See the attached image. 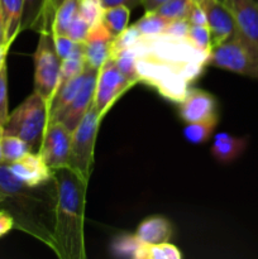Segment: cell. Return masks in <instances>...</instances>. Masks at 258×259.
<instances>
[{
	"label": "cell",
	"instance_id": "1",
	"mask_svg": "<svg viewBox=\"0 0 258 259\" xmlns=\"http://www.w3.org/2000/svg\"><path fill=\"white\" fill-rule=\"evenodd\" d=\"M132 48L137 56L139 82L156 89L174 103L180 104L190 83L207 66L209 55L195 50L186 38L163 33L142 37Z\"/></svg>",
	"mask_w": 258,
	"mask_h": 259
},
{
	"label": "cell",
	"instance_id": "2",
	"mask_svg": "<svg viewBox=\"0 0 258 259\" xmlns=\"http://www.w3.org/2000/svg\"><path fill=\"white\" fill-rule=\"evenodd\" d=\"M57 190L55 179L30 187L12 174L8 162H0V205L14 219V228L32 235L53 250Z\"/></svg>",
	"mask_w": 258,
	"mask_h": 259
},
{
	"label": "cell",
	"instance_id": "3",
	"mask_svg": "<svg viewBox=\"0 0 258 259\" xmlns=\"http://www.w3.org/2000/svg\"><path fill=\"white\" fill-rule=\"evenodd\" d=\"M57 190L53 229V252L61 259H83L85 205L89 180L71 166L53 169Z\"/></svg>",
	"mask_w": 258,
	"mask_h": 259
},
{
	"label": "cell",
	"instance_id": "4",
	"mask_svg": "<svg viewBox=\"0 0 258 259\" xmlns=\"http://www.w3.org/2000/svg\"><path fill=\"white\" fill-rule=\"evenodd\" d=\"M48 123L50 103L33 91L13 113L9 114L3 134L18 137L29 144L32 152H38Z\"/></svg>",
	"mask_w": 258,
	"mask_h": 259
},
{
	"label": "cell",
	"instance_id": "5",
	"mask_svg": "<svg viewBox=\"0 0 258 259\" xmlns=\"http://www.w3.org/2000/svg\"><path fill=\"white\" fill-rule=\"evenodd\" d=\"M207 65L258 78V46L238 29L232 37L210 50Z\"/></svg>",
	"mask_w": 258,
	"mask_h": 259
},
{
	"label": "cell",
	"instance_id": "6",
	"mask_svg": "<svg viewBox=\"0 0 258 259\" xmlns=\"http://www.w3.org/2000/svg\"><path fill=\"white\" fill-rule=\"evenodd\" d=\"M34 62V90L48 103L60 86V72L62 60L57 55L51 30H40L37 48L33 55Z\"/></svg>",
	"mask_w": 258,
	"mask_h": 259
},
{
	"label": "cell",
	"instance_id": "7",
	"mask_svg": "<svg viewBox=\"0 0 258 259\" xmlns=\"http://www.w3.org/2000/svg\"><path fill=\"white\" fill-rule=\"evenodd\" d=\"M103 118V114L93 105L72 131L70 166L86 180L90 179L93 171L95 142Z\"/></svg>",
	"mask_w": 258,
	"mask_h": 259
},
{
	"label": "cell",
	"instance_id": "8",
	"mask_svg": "<svg viewBox=\"0 0 258 259\" xmlns=\"http://www.w3.org/2000/svg\"><path fill=\"white\" fill-rule=\"evenodd\" d=\"M134 85L136 83L129 81L119 71L113 57H109L99 70L93 105L105 116L120 96Z\"/></svg>",
	"mask_w": 258,
	"mask_h": 259
},
{
	"label": "cell",
	"instance_id": "9",
	"mask_svg": "<svg viewBox=\"0 0 258 259\" xmlns=\"http://www.w3.org/2000/svg\"><path fill=\"white\" fill-rule=\"evenodd\" d=\"M71 142L72 132L68 131L61 121H50L38 152L50 168L57 169L70 166Z\"/></svg>",
	"mask_w": 258,
	"mask_h": 259
},
{
	"label": "cell",
	"instance_id": "10",
	"mask_svg": "<svg viewBox=\"0 0 258 259\" xmlns=\"http://www.w3.org/2000/svg\"><path fill=\"white\" fill-rule=\"evenodd\" d=\"M98 73L99 70L86 66L82 86L78 90L75 99L71 101L70 105L65 109V111L58 118L57 121H61L68 131L72 132L80 123L81 119L85 116V114L88 113L89 109L93 106Z\"/></svg>",
	"mask_w": 258,
	"mask_h": 259
},
{
	"label": "cell",
	"instance_id": "11",
	"mask_svg": "<svg viewBox=\"0 0 258 259\" xmlns=\"http://www.w3.org/2000/svg\"><path fill=\"white\" fill-rule=\"evenodd\" d=\"M199 5L206 15V24L211 34L212 47L223 43L237 32L238 27L234 15L227 5L219 0H201Z\"/></svg>",
	"mask_w": 258,
	"mask_h": 259
},
{
	"label": "cell",
	"instance_id": "12",
	"mask_svg": "<svg viewBox=\"0 0 258 259\" xmlns=\"http://www.w3.org/2000/svg\"><path fill=\"white\" fill-rule=\"evenodd\" d=\"M180 115L186 124L214 118L218 116L217 100L201 89L189 88L180 101Z\"/></svg>",
	"mask_w": 258,
	"mask_h": 259
},
{
	"label": "cell",
	"instance_id": "13",
	"mask_svg": "<svg viewBox=\"0 0 258 259\" xmlns=\"http://www.w3.org/2000/svg\"><path fill=\"white\" fill-rule=\"evenodd\" d=\"M9 168L19 181L30 187L40 186L53 180V169L46 163L39 152H29L9 163Z\"/></svg>",
	"mask_w": 258,
	"mask_h": 259
},
{
	"label": "cell",
	"instance_id": "14",
	"mask_svg": "<svg viewBox=\"0 0 258 259\" xmlns=\"http://www.w3.org/2000/svg\"><path fill=\"white\" fill-rule=\"evenodd\" d=\"M114 35L109 32L104 23H99L89 32L88 38L83 42L86 66L100 70L109 57H111Z\"/></svg>",
	"mask_w": 258,
	"mask_h": 259
},
{
	"label": "cell",
	"instance_id": "15",
	"mask_svg": "<svg viewBox=\"0 0 258 259\" xmlns=\"http://www.w3.org/2000/svg\"><path fill=\"white\" fill-rule=\"evenodd\" d=\"M228 8L234 15L237 27L248 39L258 46V4L252 0H229Z\"/></svg>",
	"mask_w": 258,
	"mask_h": 259
},
{
	"label": "cell",
	"instance_id": "16",
	"mask_svg": "<svg viewBox=\"0 0 258 259\" xmlns=\"http://www.w3.org/2000/svg\"><path fill=\"white\" fill-rule=\"evenodd\" d=\"M247 146L248 141L244 137H235L223 132L214 136L210 151L218 162L230 163L244 153Z\"/></svg>",
	"mask_w": 258,
	"mask_h": 259
},
{
	"label": "cell",
	"instance_id": "17",
	"mask_svg": "<svg viewBox=\"0 0 258 259\" xmlns=\"http://www.w3.org/2000/svg\"><path fill=\"white\" fill-rule=\"evenodd\" d=\"M134 234L144 244H161V243L168 242L171 238V224L164 217L154 215V217L144 219L138 225Z\"/></svg>",
	"mask_w": 258,
	"mask_h": 259
},
{
	"label": "cell",
	"instance_id": "18",
	"mask_svg": "<svg viewBox=\"0 0 258 259\" xmlns=\"http://www.w3.org/2000/svg\"><path fill=\"white\" fill-rule=\"evenodd\" d=\"M83 78H85V70L80 75L66 81L57 89L55 96L50 103V121L58 120L61 114L65 111V109L70 105L71 101L77 95L78 90L83 83Z\"/></svg>",
	"mask_w": 258,
	"mask_h": 259
},
{
	"label": "cell",
	"instance_id": "19",
	"mask_svg": "<svg viewBox=\"0 0 258 259\" xmlns=\"http://www.w3.org/2000/svg\"><path fill=\"white\" fill-rule=\"evenodd\" d=\"M0 8H2L3 22H4L5 40L10 47L18 34L22 32L24 0H0Z\"/></svg>",
	"mask_w": 258,
	"mask_h": 259
},
{
	"label": "cell",
	"instance_id": "20",
	"mask_svg": "<svg viewBox=\"0 0 258 259\" xmlns=\"http://www.w3.org/2000/svg\"><path fill=\"white\" fill-rule=\"evenodd\" d=\"M146 245L136 237V234L124 233L114 238L110 244V252L114 257L118 258L144 259Z\"/></svg>",
	"mask_w": 258,
	"mask_h": 259
},
{
	"label": "cell",
	"instance_id": "21",
	"mask_svg": "<svg viewBox=\"0 0 258 259\" xmlns=\"http://www.w3.org/2000/svg\"><path fill=\"white\" fill-rule=\"evenodd\" d=\"M86 67L85 61V51H83V42L76 43L72 53L61 62V72H60V86L68 81L70 78L80 75L83 72ZM58 86V88H60Z\"/></svg>",
	"mask_w": 258,
	"mask_h": 259
},
{
	"label": "cell",
	"instance_id": "22",
	"mask_svg": "<svg viewBox=\"0 0 258 259\" xmlns=\"http://www.w3.org/2000/svg\"><path fill=\"white\" fill-rule=\"evenodd\" d=\"M219 121V116H214L207 120L195 121V123H187L182 131L185 139L192 144H202L210 139L214 133L215 128Z\"/></svg>",
	"mask_w": 258,
	"mask_h": 259
},
{
	"label": "cell",
	"instance_id": "23",
	"mask_svg": "<svg viewBox=\"0 0 258 259\" xmlns=\"http://www.w3.org/2000/svg\"><path fill=\"white\" fill-rule=\"evenodd\" d=\"M129 18H131V9L128 7L118 5V7L104 8L103 23L114 37L123 33L128 28Z\"/></svg>",
	"mask_w": 258,
	"mask_h": 259
},
{
	"label": "cell",
	"instance_id": "24",
	"mask_svg": "<svg viewBox=\"0 0 258 259\" xmlns=\"http://www.w3.org/2000/svg\"><path fill=\"white\" fill-rule=\"evenodd\" d=\"M171 20L156 14L154 12H146V14L134 23L142 37H156L163 34Z\"/></svg>",
	"mask_w": 258,
	"mask_h": 259
},
{
	"label": "cell",
	"instance_id": "25",
	"mask_svg": "<svg viewBox=\"0 0 258 259\" xmlns=\"http://www.w3.org/2000/svg\"><path fill=\"white\" fill-rule=\"evenodd\" d=\"M0 144H2L3 157H4V162L12 163V162L18 161L25 156L27 153L32 152L29 144L24 142L23 139L18 138L15 136H7L3 134L0 137Z\"/></svg>",
	"mask_w": 258,
	"mask_h": 259
},
{
	"label": "cell",
	"instance_id": "26",
	"mask_svg": "<svg viewBox=\"0 0 258 259\" xmlns=\"http://www.w3.org/2000/svg\"><path fill=\"white\" fill-rule=\"evenodd\" d=\"M116 67L119 68L121 73L132 81L133 83H138V72H137V56L133 48H124L118 52L111 55Z\"/></svg>",
	"mask_w": 258,
	"mask_h": 259
},
{
	"label": "cell",
	"instance_id": "27",
	"mask_svg": "<svg viewBox=\"0 0 258 259\" xmlns=\"http://www.w3.org/2000/svg\"><path fill=\"white\" fill-rule=\"evenodd\" d=\"M194 3V0H168L157 8L154 13L169 20L186 19Z\"/></svg>",
	"mask_w": 258,
	"mask_h": 259
},
{
	"label": "cell",
	"instance_id": "28",
	"mask_svg": "<svg viewBox=\"0 0 258 259\" xmlns=\"http://www.w3.org/2000/svg\"><path fill=\"white\" fill-rule=\"evenodd\" d=\"M186 39L195 50L209 55L212 48L211 34L207 25H190Z\"/></svg>",
	"mask_w": 258,
	"mask_h": 259
},
{
	"label": "cell",
	"instance_id": "29",
	"mask_svg": "<svg viewBox=\"0 0 258 259\" xmlns=\"http://www.w3.org/2000/svg\"><path fill=\"white\" fill-rule=\"evenodd\" d=\"M45 0H24V9L22 18V32L34 30L37 28L39 15L42 13Z\"/></svg>",
	"mask_w": 258,
	"mask_h": 259
},
{
	"label": "cell",
	"instance_id": "30",
	"mask_svg": "<svg viewBox=\"0 0 258 259\" xmlns=\"http://www.w3.org/2000/svg\"><path fill=\"white\" fill-rule=\"evenodd\" d=\"M182 253L176 245L171 243H161V244L146 245L144 259H181Z\"/></svg>",
	"mask_w": 258,
	"mask_h": 259
},
{
	"label": "cell",
	"instance_id": "31",
	"mask_svg": "<svg viewBox=\"0 0 258 259\" xmlns=\"http://www.w3.org/2000/svg\"><path fill=\"white\" fill-rule=\"evenodd\" d=\"M103 2L101 0H81L78 14L88 22L90 29L103 22Z\"/></svg>",
	"mask_w": 258,
	"mask_h": 259
},
{
	"label": "cell",
	"instance_id": "32",
	"mask_svg": "<svg viewBox=\"0 0 258 259\" xmlns=\"http://www.w3.org/2000/svg\"><path fill=\"white\" fill-rule=\"evenodd\" d=\"M9 116V100H8V68L7 65L0 70V131L3 132Z\"/></svg>",
	"mask_w": 258,
	"mask_h": 259
},
{
	"label": "cell",
	"instance_id": "33",
	"mask_svg": "<svg viewBox=\"0 0 258 259\" xmlns=\"http://www.w3.org/2000/svg\"><path fill=\"white\" fill-rule=\"evenodd\" d=\"M89 32H90V25H89L88 22L78 14L77 17L72 20L70 27H68L66 35L76 43L85 42V39L89 35Z\"/></svg>",
	"mask_w": 258,
	"mask_h": 259
},
{
	"label": "cell",
	"instance_id": "34",
	"mask_svg": "<svg viewBox=\"0 0 258 259\" xmlns=\"http://www.w3.org/2000/svg\"><path fill=\"white\" fill-rule=\"evenodd\" d=\"M53 43H55L56 52L60 56L61 60H65L66 57H68L76 46V42H73L66 34H53Z\"/></svg>",
	"mask_w": 258,
	"mask_h": 259
},
{
	"label": "cell",
	"instance_id": "35",
	"mask_svg": "<svg viewBox=\"0 0 258 259\" xmlns=\"http://www.w3.org/2000/svg\"><path fill=\"white\" fill-rule=\"evenodd\" d=\"M190 23L186 19H177V20H171L167 27V29L164 30V34H168L171 37L175 38H186L187 32H189Z\"/></svg>",
	"mask_w": 258,
	"mask_h": 259
},
{
	"label": "cell",
	"instance_id": "36",
	"mask_svg": "<svg viewBox=\"0 0 258 259\" xmlns=\"http://www.w3.org/2000/svg\"><path fill=\"white\" fill-rule=\"evenodd\" d=\"M186 20L190 23V25H207L206 15H205L204 9L197 3L192 4L189 14H187Z\"/></svg>",
	"mask_w": 258,
	"mask_h": 259
},
{
	"label": "cell",
	"instance_id": "37",
	"mask_svg": "<svg viewBox=\"0 0 258 259\" xmlns=\"http://www.w3.org/2000/svg\"><path fill=\"white\" fill-rule=\"evenodd\" d=\"M14 228V219L5 210H0V238L7 235Z\"/></svg>",
	"mask_w": 258,
	"mask_h": 259
},
{
	"label": "cell",
	"instance_id": "38",
	"mask_svg": "<svg viewBox=\"0 0 258 259\" xmlns=\"http://www.w3.org/2000/svg\"><path fill=\"white\" fill-rule=\"evenodd\" d=\"M103 2L104 8H111V7H118V5H124L128 7L129 9L138 7L141 4L142 0H101Z\"/></svg>",
	"mask_w": 258,
	"mask_h": 259
},
{
	"label": "cell",
	"instance_id": "39",
	"mask_svg": "<svg viewBox=\"0 0 258 259\" xmlns=\"http://www.w3.org/2000/svg\"><path fill=\"white\" fill-rule=\"evenodd\" d=\"M168 0H142L141 5L143 7L144 12H154L158 7L164 4Z\"/></svg>",
	"mask_w": 258,
	"mask_h": 259
},
{
	"label": "cell",
	"instance_id": "40",
	"mask_svg": "<svg viewBox=\"0 0 258 259\" xmlns=\"http://www.w3.org/2000/svg\"><path fill=\"white\" fill-rule=\"evenodd\" d=\"M8 51H9V47L0 43V70H2L5 65H7Z\"/></svg>",
	"mask_w": 258,
	"mask_h": 259
},
{
	"label": "cell",
	"instance_id": "41",
	"mask_svg": "<svg viewBox=\"0 0 258 259\" xmlns=\"http://www.w3.org/2000/svg\"><path fill=\"white\" fill-rule=\"evenodd\" d=\"M0 43H2V45L8 46L7 40H5V30H4V22H3L2 8H0ZM8 47H9V46H8Z\"/></svg>",
	"mask_w": 258,
	"mask_h": 259
},
{
	"label": "cell",
	"instance_id": "42",
	"mask_svg": "<svg viewBox=\"0 0 258 259\" xmlns=\"http://www.w3.org/2000/svg\"><path fill=\"white\" fill-rule=\"evenodd\" d=\"M0 162H4V157H3V151H2V144H0Z\"/></svg>",
	"mask_w": 258,
	"mask_h": 259
},
{
	"label": "cell",
	"instance_id": "43",
	"mask_svg": "<svg viewBox=\"0 0 258 259\" xmlns=\"http://www.w3.org/2000/svg\"><path fill=\"white\" fill-rule=\"evenodd\" d=\"M220 3H223V4H225L228 7V2H229V0H219Z\"/></svg>",
	"mask_w": 258,
	"mask_h": 259
},
{
	"label": "cell",
	"instance_id": "44",
	"mask_svg": "<svg viewBox=\"0 0 258 259\" xmlns=\"http://www.w3.org/2000/svg\"><path fill=\"white\" fill-rule=\"evenodd\" d=\"M194 2H195V3H197V4H199V3L201 2V0H194Z\"/></svg>",
	"mask_w": 258,
	"mask_h": 259
},
{
	"label": "cell",
	"instance_id": "45",
	"mask_svg": "<svg viewBox=\"0 0 258 259\" xmlns=\"http://www.w3.org/2000/svg\"><path fill=\"white\" fill-rule=\"evenodd\" d=\"M252 2H254V3H257V4H258V0H252Z\"/></svg>",
	"mask_w": 258,
	"mask_h": 259
},
{
	"label": "cell",
	"instance_id": "46",
	"mask_svg": "<svg viewBox=\"0 0 258 259\" xmlns=\"http://www.w3.org/2000/svg\"><path fill=\"white\" fill-rule=\"evenodd\" d=\"M3 136V132L2 131H0V137H2Z\"/></svg>",
	"mask_w": 258,
	"mask_h": 259
}]
</instances>
